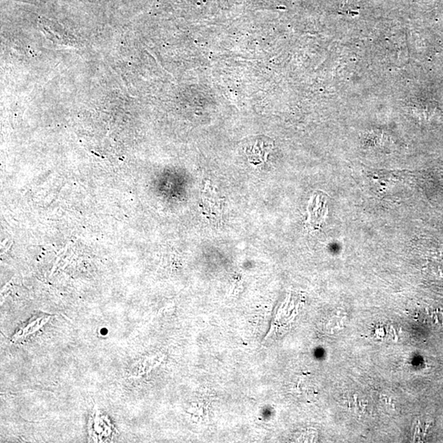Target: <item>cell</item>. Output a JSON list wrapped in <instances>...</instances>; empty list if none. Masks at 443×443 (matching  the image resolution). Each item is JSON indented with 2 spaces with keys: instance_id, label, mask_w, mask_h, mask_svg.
Masks as SVG:
<instances>
[{
  "instance_id": "obj_1",
  "label": "cell",
  "mask_w": 443,
  "mask_h": 443,
  "mask_svg": "<svg viewBox=\"0 0 443 443\" xmlns=\"http://www.w3.org/2000/svg\"><path fill=\"white\" fill-rule=\"evenodd\" d=\"M49 320V317L46 318L45 320H43V318L37 319V320H35L33 322L28 324L26 328H24L23 329H21L19 332H17V333L14 335V337H13V339H12V341H13V342H15V341H18L19 339L26 338V337H27V336H29V335H31L32 333H34V332L38 331L40 328H42V327L44 326V325H45Z\"/></svg>"
}]
</instances>
